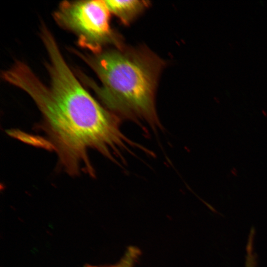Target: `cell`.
Returning <instances> with one entry per match:
<instances>
[{"label":"cell","instance_id":"obj_2","mask_svg":"<svg viewBox=\"0 0 267 267\" xmlns=\"http://www.w3.org/2000/svg\"><path fill=\"white\" fill-rule=\"evenodd\" d=\"M82 57L99 79L98 86L85 77L110 111L134 120L159 126L154 96L163 61L146 48L117 47Z\"/></svg>","mask_w":267,"mask_h":267},{"label":"cell","instance_id":"obj_6","mask_svg":"<svg viewBox=\"0 0 267 267\" xmlns=\"http://www.w3.org/2000/svg\"><path fill=\"white\" fill-rule=\"evenodd\" d=\"M256 258L254 251L252 250L247 251L245 267H256Z\"/></svg>","mask_w":267,"mask_h":267},{"label":"cell","instance_id":"obj_4","mask_svg":"<svg viewBox=\"0 0 267 267\" xmlns=\"http://www.w3.org/2000/svg\"><path fill=\"white\" fill-rule=\"evenodd\" d=\"M110 12L125 25L129 24L148 5L149 1L139 0H105Z\"/></svg>","mask_w":267,"mask_h":267},{"label":"cell","instance_id":"obj_1","mask_svg":"<svg viewBox=\"0 0 267 267\" xmlns=\"http://www.w3.org/2000/svg\"><path fill=\"white\" fill-rule=\"evenodd\" d=\"M50 87L25 63L17 61L3 79L26 92L40 110V125L60 165L72 176L82 172L94 178L89 156L92 149L111 161L134 145L121 131L118 117L103 107L83 88L68 66L57 45L47 49Z\"/></svg>","mask_w":267,"mask_h":267},{"label":"cell","instance_id":"obj_5","mask_svg":"<svg viewBox=\"0 0 267 267\" xmlns=\"http://www.w3.org/2000/svg\"><path fill=\"white\" fill-rule=\"evenodd\" d=\"M139 255V250L134 247H130L121 260L115 265L106 267H134ZM87 267H99L88 266Z\"/></svg>","mask_w":267,"mask_h":267},{"label":"cell","instance_id":"obj_3","mask_svg":"<svg viewBox=\"0 0 267 267\" xmlns=\"http://www.w3.org/2000/svg\"><path fill=\"white\" fill-rule=\"evenodd\" d=\"M110 12L105 0L65 1L60 3L54 17L60 25L74 33L80 45L96 54L107 44L123 46L120 37L110 26Z\"/></svg>","mask_w":267,"mask_h":267}]
</instances>
